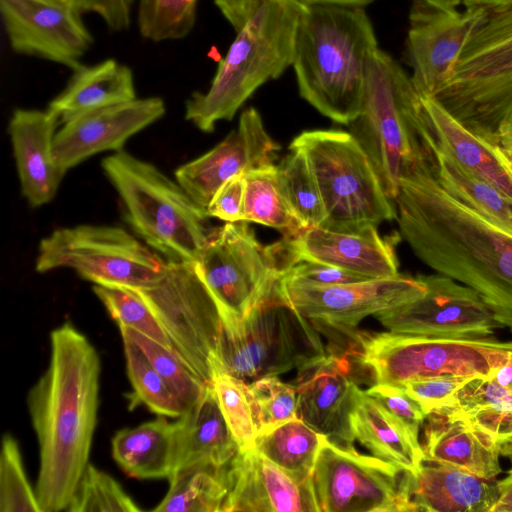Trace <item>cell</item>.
<instances>
[{
	"label": "cell",
	"mask_w": 512,
	"mask_h": 512,
	"mask_svg": "<svg viewBox=\"0 0 512 512\" xmlns=\"http://www.w3.org/2000/svg\"><path fill=\"white\" fill-rule=\"evenodd\" d=\"M400 237L436 273L474 289L512 333V230L450 195L425 150L400 178Z\"/></svg>",
	"instance_id": "obj_1"
},
{
	"label": "cell",
	"mask_w": 512,
	"mask_h": 512,
	"mask_svg": "<svg viewBox=\"0 0 512 512\" xmlns=\"http://www.w3.org/2000/svg\"><path fill=\"white\" fill-rule=\"evenodd\" d=\"M50 361L27 407L39 446L35 491L42 512L66 510L88 464L97 425L101 362L70 322L50 334Z\"/></svg>",
	"instance_id": "obj_2"
},
{
	"label": "cell",
	"mask_w": 512,
	"mask_h": 512,
	"mask_svg": "<svg viewBox=\"0 0 512 512\" xmlns=\"http://www.w3.org/2000/svg\"><path fill=\"white\" fill-rule=\"evenodd\" d=\"M235 32L209 89L185 103V119L203 132L231 120L263 84L293 64L298 25L305 4L298 0H214Z\"/></svg>",
	"instance_id": "obj_3"
},
{
	"label": "cell",
	"mask_w": 512,
	"mask_h": 512,
	"mask_svg": "<svg viewBox=\"0 0 512 512\" xmlns=\"http://www.w3.org/2000/svg\"><path fill=\"white\" fill-rule=\"evenodd\" d=\"M378 48L364 8L305 5L292 64L299 95L322 115L349 125L361 112L367 64Z\"/></svg>",
	"instance_id": "obj_4"
},
{
	"label": "cell",
	"mask_w": 512,
	"mask_h": 512,
	"mask_svg": "<svg viewBox=\"0 0 512 512\" xmlns=\"http://www.w3.org/2000/svg\"><path fill=\"white\" fill-rule=\"evenodd\" d=\"M336 354L346 357L359 377L374 384L403 385L441 375L491 376L507 359L512 341L446 338L352 330L330 335ZM330 342V343H331Z\"/></svg>",
	"instance_id": "obj_5"
},
{
	"label": "cell",
	"mask_w": 512,
	"mask_h": 512,
	"mask_svg": "<svg viewBox=\"0 0 512 512\" xmlns=\"http://www.w3.org/2000/svg\"><path fill=\"white\" fill-rule=\"evenodd\" d=\"M101 166L132 230L167 261L195 262L217 230L206 210L153 164L120 150Z\"/></svg>",
	"instance_id": "obj_6"
},
{
	"label": "cell",
	"mask_w": 512,
	"mask_h": 512,
	"mask_svg": "<svg viewBox=\"0 0 512 512\" xmlns=\"http://www.w3.org/2000/svg\"><path fill=\"white\" fill-rule=\"evenodd\" d=\"M422 114L421 95L411 76L378 48L367 64L361 112L349 126L391 200L398 195L403 171L423 151Z\"/></svg>",
	"instance_id": "obj_7"
},
{
	"label": "cell",
	"mask_w": 512,
	"mask_h": 512,
	"mask_svg": "<svg viewBox=\"0 0 512 512\" xmlns=\"http://www.w3.org/2000/svg\"><path fill=\"white\" fill-rule=\"evenodd\" d=\"M432 97L464 127L492 143L512 109V5L488 10L451 77Z\"/></svg>",
	"instance_id": "obj_8"
},
{
	"label": "cell",
	"mask_w": 512,
	"mask_h": 512,
	"mask_svg": "<svg viewBox=\"0 0 512 512\" xmlns=\"http://www.w3.org/2000/svg\"><path fill=\"white\" fill-rule=\"evenodd\" d=\"M289 149L305 154L315 176L327 216L323 228L355 231L397 218L370 159L351 132L306 130Z\"/></svg>",
	"instance_id": "obj_9"
},
{
	"label": "cell",
	"mask_w": 512,
	"mask_h": 512,
	"mask_svg": "<svg viewBox=\"0 0 512 512\" xmlns=\"http://www.w3.org/2000/svg\"><path fill=\"white\" fill-rule=\"evenodd\" d=\"M278 285L241 321L222 324L221 369L247 383L327 355L318 330L281 296Z\"/></svg>",
	"instance_id": "obj_10"
},
{
	"label": "cell",
	"mask_w": 512,
	"mask_h": 512,
	"mask_svg": "<svg viewBox=\"0 0 512 512\" xmlns=\"http://www.w3.org/2000/svg\"><path fill=\"white\" fill-rule=\"evenodd\" d=\"M194 263L226 325L241 321L293 265L282 240L261 245L245 221L218 229Z\"/></svg>",
	"instance_id": "obj_11"
},
{
	"label": "cell",
	"mask_w": 512,
	"mask_h": 512,
	"mask_svg": "<svg viewBox=\"0 0 512 512\" xmlns=\"http://www.w3.org/2000/svg\"><path fill=\"white\" fill-rule=\"evenodd\" d=\"M166 261L122 228L83 224L59 228L39 244L35 269L69 268L96 285L145 289L157 284Z\"/></svg>",
	"instance_id": "obj_12"
},
{
	"label": "cell",
	"mask_w": 512,
	"mask_h": 512,
	"mask_svg": "<svg viewBox=\"0 0 512 512\" xmlns=\"http://www.w3.org/2000/svg\"><path fill=\"white\" fill-rule=\"evenodd\" d=\"M161 280L135 290L156 317L176 356L204 383L220 371L222 321L194 262L166 261ZM134 290V289H133Z\"/></svg>",
	"instance_id": "obj_13"
},
{
	"label": "cell",
	"mask_w": 512,
	"mask_h": 512,
	"mask_svg": "<svg viewBox=\"0 0 512 512\" xmlns=\"http://www.w3.org/2000/svg\"><path fill=\"white\" fill-rule=\"evenodd\" d=\"M405 470L323 436L311 473L319 512H410Z\"/></svg>",
	"instance_id": "obj_14"
},
{
	"label": "cell",
	"mask_w": 512,
	"mask_h": 512,
	"mask_svg": "<svg viewBox=\"0 0 512 512\" xmlns=\"http://www.w3.org/2000/svg\"><path fill=\"white\" fill-rule=\"evenodd\" d=\"M488 10L461 0H414L405 58L421 96H434L451 77L464 47Z\"/></svg>",
	"instance_id": "obj_15"
},
{
	"label": "cell",
	"mask_w": 512,
	"mask_h": 512,
	"mask_svg": "<svg viewBox=\"0 0 512 512\" xmlns=\"http://www.w3.org/2000/svg\"><path fill=\"white\" fill-rule=\"evenodd\" d=\"M278 290L318 331L329 336L355 330L367 316L421 297L426 286L419 276L398 274L336 285H315L281 278Z\"/></svg>",
	"instance_id": "obj_16"
},
{
	"label": "cell",
	"mask_w": 512,
	"mask_h": 512,
	"mask_svg": "<svg viewBox=\"0 0 512 512\" xmlns=\"http://www.w3.org/2000/svg\"><path fill=\"white\" fill-rule=\"evenodd\" d=\"M418 276L426 286L421 297L374 315L387 330L479 339L490 337L502 327L474 289L439 273Z\"/></svg>",
	"instance_id": "obj_17"
},
{
	"label": "cell",
	"mask_w": 512,
	"mask_h": 512,
	"mask_svg": "<svg viewBox=\"0 0 512 512\" xmlns=\"http://www.w3.org/2000/svg\"><path fill=\"white\" fill-rule=\"evenodd\" d=\"M6 35L13 51L70 68L94 42L81 13L60 0H0Z\"/></svg>",
	"instance_id": "obj_18"
},
{
	"label": "cell",
	"mask_w": 512,
	"mask_h": 512,
	"mask_svg": "<svg viewBox=\"0 0 512 512\" xmlns=\"http://www.w3.org/2000/svg\"><path fill=\"white\" fill-rule=\"evenodd\" d=\"M280 146L271 138L259 112H242L238 127L200 157L175 171V179L206 210L216 191L232 177L274 164Z\"/></svg>",
	"instance_id": "obj_19"
},
{
	"label": "cell",
	"mask_w": 512,
	"mask_h": 512,
	"mask_svg": "<svg viewBox=\"0 0 512 512\" xmlns=\"http://www.w3.org/2000/svg\"><path fill=\"white\" fill-rule=\"evenodd\" d=\"M165 111L162 98L148 97L79 114L56 132L55 160L67 172L97 153L120 151L131 136L160 119Z\"/></svg>",
	"instance_id": "obj_20"
},
{
	"label": "cell",
	"mask_w": 512,
	"mask_h": 512,
	"mask_svg": "<svg viewBox=\"0 0 512 512\" xmlns=\"http://www.w3.org/2000/svg\"><path fill=\"white\" fill-rule=\"evenodd\" d=\"M227 485L222 512H319L311 477L294 476L253 447L229 462Z\"/></svg>",
	"instance_id": "obj_21"
},
{
	"label": "cell",
	"mask_w": 512,
	"mask_h": 512,
	"mask_svg": "<svg viewBox=\"0 0 512 512\" xmlns=\"http://www.w3.org/2000/svg\"><path fill=\"white\" fill-rule=\"evenodd\" d=\"M351 364L343 355L329 353L298 369L297 417L332 442L354 447L349 411L353 387Z\"/></svg>",
	"instance_id": "obj_22"
},
{
	"label": "cell",
	"mask_w": 512,
	"mask_h": 512,
	"mask_svg": "<svg viewBox=\"0 0 512 512\" xmlns=\"http://www.w3.org/2000/svg\"><path fill=\"white\" fill-rule=\"evenodd\" d=\"M376 227L368 225L355 231L311 227L296 237L282 239L295 263L321 262L370 279L397 276L395 240L382 238Z\"/></svg>",
	"instance_id": "obj_23"
},
{
	"label": "cell",
	"mask_w": 512,
	"mask_h": 512,
	"mask_svg": "<svg viewBox=\"0 0 512 512\" xmlns=\"http://www.w3.org/2000/svg\"><path fill=\"white\" fill-rule=\"evenodd\" d=\"M59 118L46 109H15L8 125L21 191L32 207L49 203L65 176L53 153Z\"/></svg>",
	"instance_id": "obj_24"
},
{
	"label": "cell",
	"mask_w": 512,
	"mask_h": 512,
	"mask_svg": "<svg viewBox=\"0 0 512 512\" xmlns=\"http://www.w3.org/2000/svg\"><path fill=\"white\" fill-rule=\"evenodd\" d=\"M420 136L446 150L465 169L498 189L512 203V157L508 150L472 133L432 96H421Z\"/></svg>",
	"instance_id": "obj_25"
},
{
	"label": "cell",
	"mask_w": 512,
	"mask_h": 512,
	"mask_svg": "<svg viewBox=\"0 0 512 512\" xmlns=\"http://www.w3.org/2000/svg\"><path fill=\"white\" fill-rule=\"evenodd\" d=\"M425 421L424 461L449 464L487 480L501 474L497 444L455 406L432 411Z\"/></svg>",
	"instance_id": "obj_26"
},
{
	"label": "cell",
	"mask_w": 512,
	"mask_h": 512,
	"mask_svg": "<svg viewBox=\"0 0 512 512\" xmlns=\"http://www.w3.org/2000/svg\"><path fill=\"white\" fill-rule=\"evenodd\" d=\"M403 491L410 512H491L498 498L496 480L428 461L405 471Z\"/></svg>",
	"instance_id": "obj_27"
},
{
	"label": "cell",
	"mask_w": 512,
	"mask_h": 512,
	"mask_svg": "<svg viewBox=\"0 0 512 512\" xmlns=\"http://www.w3.org/2000/svg\"><path fill=\"white\" fill-rule=\"evenodd\" d=\"M174 427L176 451L172 474L192 466L225 467L240 450L211 384H207L198 401L177 418Z\"/></svg>",
	"instance_id": "obj_28"
},
{
	"label": "cell",
	"mask_w": 512,
	"mask_h": 512,
	"mask_svg": "<svg viewBox=\"0 0 512 512\" xmlns=\"http://www.w3.org/2000/svg\"><path fill=\"white\" fill-rule=\"evenodd\" d=\"M349 421L355 440L374 456L409 472L416 471L424 463L419 439L357 384L351 395Z\"/></svg>",
	"instance_id": "obj_29"
},
{
	"label": "cell",
	"mask_w": 512,
	"mask_h": 512,
	"mask_svg": "<svg viewBox=\"0 0 512 512\" xmlns=\"http://www.w3.org/2000/svg\"><path fill=\"white\" fill-rule=\"evenodd\" d=\"M72 71L65 88L47 108L62 123L79 114L137 98L132 70L115 59L80 64Z\"/></svg>",
	"instance_id": "obj_30"
},
{
	"label": "cell",
	"mask_w": 512,
	"mask_h": 512,
	"mask_svg": "<svg viewBox=\"0 0 512 512\" xmlns=\"http://www.w3.org/2000/svg\"><path fill=\"white\" fill-rule=\"evenodd\" d=\"M112 456L118 466L137 479L169 478L175 462V427L166 417L115 433Z\"/></svg>",
	"instance_id": "obj_31"
},
{
	"label": "cell",
	"mask_w": 512,
	"mask_h": 512,
	"mask_svg": "<svg viewBox=\"0 0 512 512\" xmlns=\"http://www.w3.org/2000/svg\"><path fill=\"white\" fill-rule=\"evenodd\" d=\"M432 168L439 184L453 197L512 230V203L493 185L462 167L429 139Z\"/></svg>",
	"instance_id": "obj_32"
},
{
	"label": "cell",
	"mask_w": 512,
	"mask_h": 512,
	"mask_svg": "<svg viewBox=\"0 0 512 512\" xmlns=\"http://www.w3.org/2000/svg\"><path fill=\"white\" fill-rule=\"evenodd\" d=\"M497 444L502 455L512 456V390L490 376L471 378L452 404Z\"/></svg>",
	"instance_id": "obj_33"
},
{
	"label": "cell",
	"mask_w": 512,
	"mask_h": 512,
	"mask_svg": "<svg viewBox=\"0 0 512 512\" xmlns=\"http://www.w3.org/2000/svg\"><path fill=\"white\" fill-rule=\"evenodd\" d=\"M156 512H222L227 496V466H192L173 473Z\"/></svg>",
	"instance_id": "obj_34"
},
{
	"label": "cell",
	"mask_w": 512,
	"mask_h": 512,
	"mask_svg": "<svg viewBox=\"0 0 512 512\" xmlns=\"http://www.w3.org/2000/svg\"><path fill=\"white\" fill-rule=\"evenodd\" d=\"M323 436L297 417L259 433L252 447L280 468L305 479L311 477Z\"/></svg>",
	"instance_id": "obj_35"
},
{
	"label": "cell",
	"mask_w": 512,
	"mask_h": 512,
	"mask_svg": "<svg viewBox=\"0 0 512 512\" xmlns=\"http://www.w3.org/2000/svg\"><path fill=\"white\" fill-rule=\"evenodd\" d=\"M244 177L243 221L276 229L284 238L296 237L304 230L283 194L277 165L250 170Z\"/></svg>",
	"instance_id": "obj_36"
},
{
	"label": "cell",
	"mask_w": 512,
	"mask_h": 512,
	"mask_svg": "<svg viewBox=\"0 0 512 512\" xmlns=\"http://www.w3.org/2000/svg\"><path fill=\"white\" fill-rule=\"evenodd\" d=\"M277 169L283 194L301 226L304 229L323 227L326 211L305 154L301 150L290 149Z\"/></svg>",
	"instance_id": "obj_37"
},
{
	"label": "cell",
	"mask_w": 512,
	"mask_h": 512,
	"mask_svg": "<svg viewBox=\"0 0 512 512\" xmlns=\"http://www.w3.org/2000/svg\"><path fill=\"white\" fill-rule=\"evenodd\" d=\"M128 378L132 386V402L144 404L158 416L179 418L185 411L180 399L155 370L140 348L121 336Z\"/></svg>",
	"instance_id": "obj_38"
},
{
	"label": "cell",
	"mask_w": 512,
	"mask_h": 512,
	"mask_svg": "<svg viewBox=\"0 0 512 512\" xmlns=\"http://www.w3.org/2000/svg\"><path fill=\"white\" fill-rule=\"evenodd\" d=\"M210 384L220 411L240 450L252 447L260 427L248 383L220 371L214 375Z\"/></svg>",
	"instance_id": "obj_39"
},
{
	"label": "cell",
	"mask_w": 512,
	"mask_h": 512,
	"mask_svg": "<svg viewBox=\"0 0 512 512\" xmlns=\"http://www.w3.org/2000/svg\"><path fill=\"white\" fill-rule=\"evenodd\" d=\"M198 0H138L140 35L152 42L180 40L194 28Z\"/></svg>",
	"instance_id": "obj_40"
},
{
	"label": "cell",
	"mask_w": 512,
	"mask_h": 512,
	"mask_svg": "<svg viewBox=\"0 0 512 512\" xmlns=\"http://www.w3.org/2000/svg\"><path fill=\"white\" fill-rule=\"evenodd\" d=\"M121 336L132 340L183 403L185 410L203 394L207 384L197 377L169 348L133 329L118 326Z\"/></svg>",
	"instance_id": "obj_41"
},
{
	"label": "cell",
	"mask_w": 512,
	"mask_h": 512,
	"mask_svg": "<svg viewBox=\"0 0 512 512\" xmlns=\"http://www.w3.org/2000/svg\"><path fill=\"white\" fill-rule=\"evenodd\" d=\"M92 289L118 326L140 332L173 351L162 326L135 290L96 284Z\"/></svg>",
	"instance_id": "obj_42"
},
{
	"label": "cell",
	"mask_w": 512,
	"mask_h": 512,
	"mask_svg": "<svg viewBox=\"0 0 512 512\" xmlns=\"http://www.w3.org/2000/svg\"><path fill=\"white\" fill-rule=\"evenodd\" d=\"M65 511L139 512L141 509L112 476L89 463Z\"/></svg>",
	"instance_id": "obj_43"
},
{
	"label": "cell",
	"mask_w": 512,
	"mask_h": 512,
	"mask_svg": "<svg viewBox=\"0 0 512 512\" xmlns=\"http://www.w3.org/2000/svg\"><path fill=\"white\" fill-rule=\"evenodd\" d=\"M0 512H42L17 440L5 433L0 452Z\"/></svg>",
	"instance_id": "obj_44"
},
{
	"label": "cell",
	"mask_w": 512,
	"mask_h": 512,
	"mask_svg": "<svg viewBox=\"0 0 512 512\" xmlns=\"http://www.w3.org/2000/svg\"><path fill=\"white\" fill-rule=\"evenodd\" d=\"M253 397L260 432L297 418V390L277 376H267L248 383Z\"/></svg>",
	"instance_id": "obj_45"
},
{
	"label": "cell",
	"mask_w": 512,
	"mask_h": 512,
	"mask_svg": "<svg viewBox=\"0 0 512 512\" xmlns=\"http://www.w3.org/2000/svg\"><path fill=\"white\" fill-rule=\"evenodd\" d=\"M473 377L441 375L409 381L401 386L422 407L430 412L451 405L457 392Z\"/></svg>",
	"instance_id": "obj_46"
},
{
	"label": "cell",
	"mask_w": 512,
	"mask_h": 512,
	"mask_svg": "<svg viewBox=\"0 0 512 512\" xmlns=\"http://www.w3.org/2000/svg\"><path fill=\"white\" fill-rule=\"evenodd\" d=\"M365 392L379 401L408 431L419 439L427 414L401 385L374 384Z\"/></svg>",
	"instance_id": "obj_47"
},
{
	"label": "cell",
	"mask_w": 512,
	"mask_h": 512,
	"mask_svg": "<svg viewBox=\"0 0 512 512\" xmlns=\"http://www.w3.org/2000/svg\"><path fill=\"white\" fill-rule=\"evenodd\" d=\"M282 278L315 285L346 284L370 279L342 268L316 261H299L291 266Z\"/></svg>",
	"instance_id": "obj_48"
},
{
	"label": "cell",
	"mask_w": 512,
	"mask_h": 512,
	"mask_svg": "<svg viewBox=\"0 0 512 512\" xmlns=\"http://www.w3.org/2000/svg\"><path fill=\"white\" fill-rule=\"evenodd\" d=\"M245 173L226 181L214 194L206 208L208 217L218 218L226 223L243 221Z\"/></svg>",
	"instance_id": "obj_49"
},
{
	"label": "cell",
	"mask_w": 512,
	"mask_h": 512,
	"mask_svg": "<svg viewBox=\"0 0 512 512\" xmlns=\"http://www.w3.org/2000/svg\"><path fill=\"white\" fill-rule=\"evenodd\" d=\"M81 13H96L113 31H123L131 24L135 0H70Z\"/></svg>",
	"instance_id": "obj_50"
},
{
	"label": "cell",
	"mask_w": 512,
	"mask_h": 512,
	"mask_svg": "<svg viewBox=\"0 0 512 512\" xmlns=\"http://www.w3.org/2000/svg\"><path fill=\"white\" fill-rule=\"evenodd\" d=\"M498 489V498L491 512H512V469L507 475L496 481Z\"/></svg>",
	"instance_id": "obj_51"
},
{
	"label": "cell",
	"mask_w": 512,
	"mask_h": 512,
	"mask_svg": "<svg viewBox=\"0 0 512 512\" xmlns=\"http://www.w3.org/2000/svg\"><path fill=\"white\" fill-rule=\"evenodd\" d=\"M492 143L505 149L512 148V109L498 125Z\"/></svg>",
	"instance_id": "obj_52"
},
{
	"label": "cell",
	"mask_w": 512,
	"mask_h": 512,
	"mask_svg": "<svg viewBox=\"0 0 512 512\" xmlns=\"http://www.w3.org/2000/svg\"><path fill=\"white\" fill-rule=\"evenodd\" d=\"M490 377L500 386L512 390V350L505 362Z\"/></svg>",
	"instance_id": "obj_53"
},
{
	"label": "cell",
	"mask_w": 512,
	"mask_h": 512,
	"mask_svg": "<svg viewBox=\"0 0 512 512\" xmlns=\"http://www.w3.org/2000/svg\"><path fill=\"white\" fill-rule=\"evenodd\" d=\"M305 5H334L343 7H362L369 5L374 0H298Z\"/></svg>",
	"instance_id": "obj_54"
},
{
	"label": "cell",
	"mask_w": 512,
	"mask_h": 512,
	"mask_svg": "<svg viewBox=\"0 0 512 512\" xmlns=\"http://www.w3.org/2000/svg\"><path fill=\"white\" fill-rule=\"evenodd\" d=\"M478 4L487 10L512 5V0H461Z\"/></svg>",
	"instance_id": "obj_55"
},
{
	"label": "cell",
	"mask_w": 512,
	"mask_h": 512,
	"mask_svg": "<svg viewBox=\"0 0 512 512\" xmlns=\"http://www.w3.org/2000/svg\"><path fill=\"white\" fill-rule=\"evenodd\" d=\"M507 150H508L509 154H510V155H511V157H512V148H511V149H507Z\"/></svg>",
	"instance_id": "obj_56"
},
{
	"label": "cell",
	"mask_w": 512,
	"mask_h": 512,
	"mask_svg": "<svg viewBox=\"0 0 512 512\" xmlns=\"http://www.w3.org/2000/svg\"><path fill=\"white\" fill-rule=\"evenodd\" d=\"M60 1H65V2H70V3H71V1H70V0H60Z\"/></svg>",
	"instance_id": "obj_57"
}]
</instances>
